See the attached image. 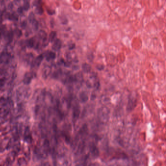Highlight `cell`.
Here are the masks:
<instances>
[{"instance_id":"1","label":"cell","mask_w":166,"mask_h":166,"mask_svg":"<svg viewBox=\"0 0 166 166\" xmlns=\"http://www.w3.org/2000/svg\"><path fill=\"white\" fill-rule=\"evenodd\" d=\"M30 89L27 87H21L16 91V99L18 106H22L23 102L28 98L30 95Z\"/></svg>"},{"instance_id":"2","label":"cell","mask_w":166,"mask_h":166,"mask_svg":"<svg viewBox=\"0 0 166 166\" xmlns=\"http://www.w3.org/2000/svg\"><path fill=\"white\" fill-rule=\"evenodd\" d=\"M19 150H13L8 154L7 158L4 162L0 164V166H12L14 162L16 156Z\"/></svg>"},{"instance_id":"3","label":"cell","mask_w":166,"mask_h":166,"mask_svg":"<svg viewBox=\"0 0 166 166\" xmlns=\"http://www.w3.org/2000/svg\"><path fill=\"white\" fill-rule=\"evenodd\" d=\"M136 94H131L130 95L128 99L127 110L129 111H132L135 108L137 103V98Z\"/></svg>"},{"instance_id":"4","label":"cell","mask_w":166,"mask_h":166,"mask_svg":"<svg viewBox=\"0 0 166 166\" xmlns=\"http://www.w3.org/2000/svg\"><path fill=\"white\" fill-rule=\"evenodd\" d=\"M24 140L25 142L28 144L31 143L32 142L31 132L28 126L27 127L24 129Z\"/></svg>"},{"instance_id":"5","label":"cell","mask_w":166,"mask_h":166,"mask_svg":"<svg viewBox=\"0 0 166 166\" xmlns=\"http://www.w3.org/2000/svg\"><path fill=\"white\" fill-rule=\"evenodd\" d=\"M34 77L35 74L33 72H29L25 73L23 79L24 84L26 85H29L31 82L32 79L34 78Z\"/></svg>"},{"instance_id":"6","label":"cell","mask_w":166,"mask_h":166,"mask_svg":"<svg viewBox=\"0 0 166 166\" xmlns=\"http://www.w3.org/2000/svg\"><path fill=\"white\" fill-rule=\"evenodd\" d=\"M11 59V55L10 54L4 52L0 53V64L3 62H8Z\"/></svg>"},{"instance_id":"7","label":"cell","mask_w":166,"mask_h":166,"mask_svg":"<svg viewBox=\"0 0 166 166\" xmlns=\"http://www.w3.org/2000/svg\"><path fill=\"white\" fill-rule=\"evenodd\" d=\"M38 36L40 40L42 41L43 44L44 46L47 45V35L44 31L41 30L38 33Z\"/></svg>"},{"instance_id":"8","label":"cell","mask_w":166,"mask_h":166,"mask_svg":"<svg viewBox=\"0 0 166 166\" xmlns=\"http://www.w3.org/2000/svg\"><path fill=\"white\" fill-rule=\"evenodd\" d=\"M51 67L48 65H46L42 69V77L44 79L47 78L51 74Z\"/></svg>"},{"instance_id":"9","label":"cell","mask_w":166,"mask_h":166,"mask_svg":"<svg viewBox=\"0 0 166 166\" xmlns=\"http://www.w3.org/2000/svg\"><path fill=\"white\" fill-rule=\"evenodd\" d=\"M44 56L42 54L36 57L35 59H34L33 63L32 65L34 67H38L39 66L41 65V63L42 62V60L44 59Z\"/></svg>"},{"instance_id":"10","label":"cell","mask_w":166,"mask_h":166,"mask_svg":"<svg viewBox=\"0 0 166 166\" xmlns=\"http://www.w3.org/2000/svg\"><path fill=\"white\" fill-rule=\"evenodd\" d=\"M62 44L61 40L58 39H57L54 41V44L52 45V49L56 51H59L61 49V47H62Z\"/></svg>"},{"instance_id":"11","label":"cell","mask_w":166,"mask_h":166,"mask_svg":"<svg viewBox=\"0 0 166 166\" xmlns=\"http://www.w3.org/2000/svg\"><path fill=\"white\" fill-rule=\"evenodd\" d=\"M74 80L75 82L76 83H82L83 82V76L82 73L79 72L76 73L74 76Z\"/></svg>"},{"instance_id":"12","label":"cell","mask_w":166,"mask_h":166,"mask_svg":"<svg viewBox=\"0 0 166 166\" xmlns=\"http://www.w3.org/2000/svg\"><path fill=\"white\" fill-rule=\"evenodd\" d=\"M45 58L47 61H53L56 58L55 53L52 51H47L45 53Z\"/></svg>"},{"instance_id":"13","label":"cell","mask_w":166,"mask_h":166,"mask_svg":"<svg viewBox=\"0 0 166 166\" xmlns=\"http://www.w3.org/2000/svg\"><path fill=\"white\" fill-rule=\"evenodd\" d=\"M88 96L87 95V93L84 91H82L79 94V99L82 103L87 102L88 100Z\"/></svg>"},{"instance_id":"14","label":"cell","mask_w":166,"mask_h":166,"mask_svg":"<svg viewBox=\"0 0 166 166\" xmlns=\"http://www.w3.org/2000/svg\"><path fill=\"white\" fill-rule=\"evenodd\" d=\"M41 1H39L38 4H35L34 5L36 6V8L35 9V11L38 14H42L44 12V9L42 8V7L41 6V4H40Z\"/></svg>"},{"instance_id":"15","label":"cell","mask_w":166,"mask_h":166,"mask_svg":"<svg viewBox=\"0 0 166 166\" xmlns=\"http://www.w3.org/2000/svg\"><path fill=\"white\" fill-rule=\"evenodd\" d=\"M34 61V57L32 54H28L26 56L25 58V62L28 64H32Z\"/></svg>"},{"instance_id":"16","label":"cell","mask_w":166,"mask_h":166,"mask_svg":"<svg viewBox=\"0 0 166 166\" xmlns=\"http://www.w3.org/2000/svg\"><path fill=\"white\" fill-rule=\"evenodd\" d=\"M82 68L83 71L84 72L86 73H88L91 71V65L89 64L88 63H83L82 65Z\"/></svg>"},{"instance_id":"17","label":"cell","mask_w":166,"mask_h":166,"mask_svg":"<svg viewBox=\"0 0 166 166\" xmlns=\"http://www.w3.org/2000/svg\"><path fill=\"white\" fill-rule=\"evenodd\" d=\"M7 17L10 21H17L18 20V16L16 14L14 13H8L7 16Z\"/></svg>"},{"instance_id":"18","label":"cell","mask_w":166,"mask_h":166,"mask_svg":"<svg viewBox=\"0 0 166 166\" xmlns=\"http://www.w3.org/2000/svg\"><path fill=\"white\" fill-rule=\"evenodd\" d=\"M18 166H27V162L25 158L24 157H21L19 158L18 160Z\"/></svg>"},{"instance_id":"19","label":"cell","mask_w":166,"mask_h":166,"mask_svg":"<svg viewBox=\"0 0 166 166\" xmlns=\"http://www.w3.org/2000/svg\"><path fill=\"white\" fill-rule=\"evenodd\" d=\"M80 114V110L78 107H75L73 111V117L74 119H77Z\"/></svg>"},{"instance_id":"20","label":"cell","mask_w":166,"mask_h":166,"mask_svg":"<svg viewBox=\"0 0 166 166\" xmlns=\"http://www.w3.org/2000/svg\"><path fill=\"white\" fill-rule=\"evenodd\" d=\"M7 81V77L5 76H1L0 78V90L3 88Z\"/></svg>"},{"instance_id":"21","label":"cell","mask_w":166,"mask_h":166,"mask_svg":"<svg viewBox=\"0 0 166 166\" xmlns=\"http://www.w3.org/2000/svg\"><path fill=\"white\" fill-rule=\"evenodd\" d=\"M57 36V33L55 31H52L49 36V41L50 42H53L55 40L56 37Z\"/></svg>"},{"instance_id":"22","label":"cell","mask_w":166,"mask_h":166,"mask_svg":"<svg viewBox=\"0 0 166 166\" xmlns=\"http://www.w3.org/2000/svg\"><path fill=\"white\" fill-rule=\"evenodd\" d=\"M7 143L4 145L3 143L0 142V153H4L5 151V150L7 149Z\"/></svg>"},{"instance_id":"23","label":"cell","mask_w":166,"mask_h":166,"mask_svg":"<svg viewBox=\"0 0 166 166\" xmlns=\"http://www.w3.org/2000/svg\"><path fill=\"white\" fill-rule=\"evenodd\" d=\"M30 8V3L28 1H24V5H23V9L24 10L27 11Z\"/></svg>"},{"instance_id":"24","label":"cell","mask_w":166,"mask_h":166,"mask_svg":"<svg viewBox=\"0 0 166 166\" xmlns=\"http://www.w3.org/2000/svg\"><path fill=\"white\" fill-rule=\"evenodd\" d=\"M96 68L99 70V71H102V70H103L104 68V66L102 64H99L98 65H96Z\"/></svg>"},{"instance_id":"25","label":"cell","mask_w":166,"mask_h":166,"mask_svg":"<svg viewBox=\"0 0 166 166\" xmlns=\"http://www.w3.org/2000/svg\"><path fill=\"white\" fill-rule=\"evenodd\" d=\"M23 11H24V9H23V7H20L18 9V12L20 14L23 13Z\"/></svg>"},{"instance_id":"26","label":"cell","mask_w":166,"mask_h":166,"mask_svg":"<svg viewBox=\"0 0 166 166\" xmlns=\"http://www.w3.org/2000/svg\"><path fill=\"white\" fill-rule=\"evenodd\" d=\"M93 58H94V56H93V54H90V55H88V59L91 62L93 61Z\"/></svg>"},{"instance_id":"27","label":"cell","mask_w":166,"mask_h":166,"mask_svg":"<svg viewBox=\"0 0 166 166\" xmlns=\"http://www.w3.org/2000/svg\"><path fill=\"white\" fill-rule=\"evenodd\" d=\"M75 44H72L71 45L69 46V48L70 50H73V49H74L75 48Z\"/></svg>"},{"instance_id":"28","label":"cell","mask_w":166,"mask_h":166,"mask_svg":"<svg viewBox=\"0 0 166 166\" xmlns=\"http://www.w3.org/2000/svg\"><path fill=\"white\" fill-rule=\"evenodd\" d=\"M39 166H50V165L48 163H44L41 164Z\"/></svg>"},{"instance_id":"29","label":"cell","mask_w":166,"mask_h":166,"mask_svg":"<svg viewBox=\"0 0 166 166\" xmlns=\"http://www.w3.org/2000/svg\"><path fill=\"white\" fill-rule=\"evenodd\" d=\"M96 98V96L94 95H91V99H94Z\"/></svg>"},{"instance_id":"30","label":"cell","mask_w":166,"mask_h":166,"mask_svg":"<svg viewBox=\"0 0 166 166\" xmlns=\"http://www.w3.org/2000/svg\"><path fill=\"white\" fill-rule=\"evenodd\" d=\"M0 125H1V124H0Z\"/></svg>"}]
</instances>
